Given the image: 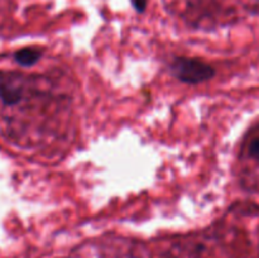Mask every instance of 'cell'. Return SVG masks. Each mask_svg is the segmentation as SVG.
<instances>
[{"label": "cell", "mask_w": 259, "mask_h": 258, "mask_svg": "<svg viewBox=\"0 0 259 258\" xmlns=\"http://www.w3.org/2000/svg\"><path fill=\"white\" fill-rule=\"evenodd\" d=\"M171 72L176 78L186 83H200L215 76V70L196 58L177 57L171 65Z\"/></svg>", "instance_id": "cell-1"}, {"label": "cell", "mask_w": 259, "mask_h": 258, "mask_svg": "<svg viewBox=\"0 0 259 258\" xmlns=\"http://www.w3.org/2000/svg\"><path fill=\"white\" fill-rule=\"evenodd\" d=\"M23 89L14 75L0 71V100L5 105H15L22 100Z\"/></svg>", "instance_id": "cell-2"}, {"label": "cell", "mask_w": 259, "mask_h": 258, "mask_svg": "<svg viewBox=\"0 0 259 258\" xmlns=\"http://www.w3.org/2000/svg\"><path fill=\"white\" fill-rule=\"evenodd\" d=\"M42 52L34 47H25L14 53V60L23 67H30L39 61Z\"/></svg>", "instance_id": "cell-3"}, {"label": "cell", "mask_w": 259, "mask_h": 258, "mask_svg": "<svg viewBox=\"0 0 259 258\" xmlns=\"http://www.w3.org/2000/svg\"><path fill=\"white\" fill-rule=\"evenodd\" d=\"M249 154L253 157V158L259 161V138H255L254 141L250 143Z\"/></svg>", "instance_id": "cell-4"}, {"label": "cell", "mask_w": 259, "mask_h": 258, "mask_svg": "<svg viewBox=\"0 0 259 258\" xmlns=\"http://www.w3.org/2000/svg\"><path fill=\"white\" fill-rule=\"evenodd\" d=\"M132 4H133V7L136 8L137 12L142 13L144 12V9H146L147 0H132Z\"/></svg>", "instance_id": "cell-5"}]
</instances>
